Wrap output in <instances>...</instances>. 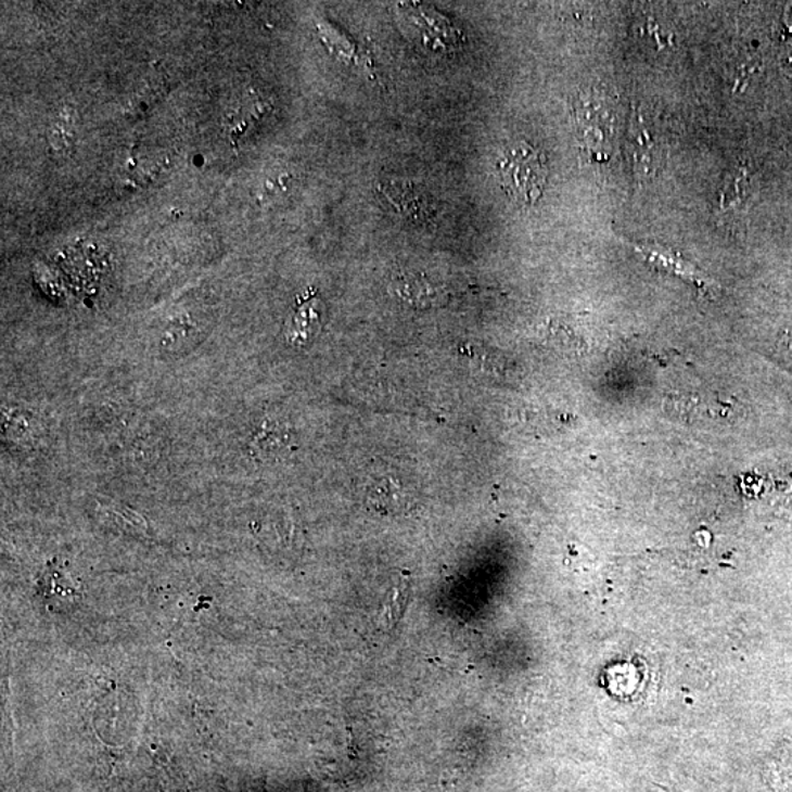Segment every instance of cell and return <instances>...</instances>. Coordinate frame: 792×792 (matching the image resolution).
Instances as JSON below:
<instances>
[{
    "label": "cell",
    "instance_id": "ba28073f",
    "mask_svg": "<svg viewBox=\"0 0 792 792\" xmlns=\"http://www.w3.org/2000/svg\"><path fill=\"white\" fill-rule=\"evenodd\" d=\"M411 583L410 577L404 574L399 577L398 583L389 590L383 600L381 611H379L378 621L383 628L394 629L399 623L404 612L410 600Z\"/></svg>",
    "mask_w": 792,
    "mask_h": 792
},
{
    "label": "cell",
    "instance_id": "8992f818",
    "mask_svg": "<svg viewBox=\"0 0 792 792\" xmlns=\"http://www.w3.org/2000/svg\"><path fill=\"white\" fill-rule=\"evenodd\" d=\"M78 141V114L64 104L53 114L48 128V144L53 156L66 157Z\"/></svg>",
    "mask_w": 792,
    "mask_h": 792
},
{
    "label": "cell",
    "instance_id": "9c48e42d",
    "mask_svg": "<svg viewBox=\"0 0 792 792\" xmlns=\"http://www.w3.org/2000/svg\"><path fill=\"white\" fill-rule=\"evenodd\" d=\"M291 433L279 423H265L254 436V451L265 458H278L290 451Z\"/></svg>",
    "mask_w": 792,
    "mask_h": 792
},
{
    "label": "cell",
    "instance_id": "6da1fadb",
    "mask_svg": "<svg viewBox=\"0 0 792 792\" xmlns=\"http://www.w3.org/2000/svg\"><path fill=\"white\" fill-rule=\"evenodd\" d=\"M500 187L514 202L532 206L544 194L548 165L540 150L527 141L508 144L496 162Z\"/></svg>",
    "mask_w": 792,
    "mask_h": 792
},
{
    "label": "cell",
    "instance_id": "277c9868",
    "mask_svg": "<svg viewBox=\"0 0 792 792\" xmlns=\"http://www.w3.org/2000/svg\"><path fill=\"white\" fill-rule=\"evenodd\" d=\"M577 123L583 143L590 150L606 149L608 135L611 136L612 116L599 99L583 95L577 103Z\"/></svg>",
    "mask_w": 792,
    "mask_h": 792
},
{
    "label": "cell",
    "instance_id": "7a4b0ae2",
    "mask_svg": "<svg viewBox=\"0 0 792 792\" xmlns=\"http://www.w3.org/2000/svg\"><path fill=\"white\" fill-rule=\"evenodd\" d=\"M627 154L637 178H648L657 169V141L650 132L643 115L636 112L628 125Z\"/></svg>",
    "mask_w": 792,
    "mask_h": 792
},
{
    "label": "cell",
    "instance_id": "52a82bcc",
    "mask_svg": "<svg viewBox=\"0 0 792 792\" xmlns=\"http://www.w3.org/2000/svg\"><path fill=\"white\" fill-rule=\"evenodd\" d=\"M367 496H369L372 506L383 512L398 514V512L410 510V494L403 486H399L398 483L389 481V478H382V481L374 483L367 490Z\"/></svg>",
    "mask_w": 792,
    "mask_h": 792
},
{
    "label": "cell",
    "instance_id": "3957f363",
    "mask_svg": "<svg viewBox=\"0 0 792 792\" xmlns=\"http://www.w3.org/2000/svg\"><path fill=\"white\" fill-rule=\"evenodd\" d=\"M323 303L315 293L299 299L297 308L286 320L285 340L293 347H303L311 342L320 332L323 324Z\"/></svg>",
    "mask_w": 792,
    "mask_h": 792
},
{
    "label": "cell",
    "instance_id": "5b68a950",
    "mask_svg": "<svg viewBox=\"0 0 792 792\" xmlns=\"http://www.w3.org/2000/svg\"><path fill=\"white\" fill-rule=\"evenodd\" d=\"M396 297L416 308H427L440 304L444 291L421 273H404L392 283Z\"/></svg>",
    "mask_w": 792,
    "mask_h": 792
},
{
    "label": "cell",
    "instance_id": "4fadbf2b",
    "mask_svg": "<svg viewBox=\"0 0 792 792\" xmlns=\"http://www.w3.org/2000/svg\"><path fill=\"white\" fill-rule=\"evenodd\" d=\"M656 787H657V790L661 792H681V791L669 790V788H666L664 785H659V783H656Z\"/></svg>",
    "mask_w": 792,
    "mask_h": 792
},
{
    "label": "cell",
    "instance_id": "8fae6325",
    "mask_svg": "<svg viewBox=\"0 0 792 792\" xmlns=\"http://www.w3.org/2000/svg\"><path fill=\"white\" fill-rule=\"evenodd\" d=\"M197 333V327L189 316L178 317L164 332V337L161 341L162 349L165 352L173 353L177 349H181L182 345L187 341L191 340L193 335Z\"/></svg>",
    "mask_w": 792,
    "mask_h": 792
},
{
    "label": "cell",
    "instance_id": "7c38bea8",
    "mask_svg": "<svg viewBox=\"0 0 792 792\" xmlns=\"http://www.w3.org/2000/svg\"><path fill=\"white\" fill-rule=\"evenodd\" d=\"M745 183H748L745 169H736V173H733L731 177L725 181L724 189L720 190V206L728 208L733 206V204H737V202H740L741 197L744 195Z\"/></svg>",
    "mask_w": 792,
    "mask_h": 792
},
{
    "label": "cell",
    "instance_id": "30bf717a",
    "mask_svg": "<svg viewBox=\"0 0 792 792\" xmlns=\"http://www.w3.org/2000/svg\"><path fill=\"white\" fill-rule=\"evenodd\" d=\"M294 177L290 170L274 169L265 175L257 187V197L263 203L277 202L281 197H285L290 193L293 186Z\"/></svg>",
    "mask_w": 792,
    "mask_h": 792
}]
</instances>
